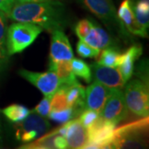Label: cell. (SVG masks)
<instances>
[{
  "label": "cell",
  "mask_w": 149,
  "mask_h": 149,
  "mask_svg": "<svg viewBox=\"0 0 149 149\" xmlns=\"http://www.w3.org/2000/svg\"><path fill=\"white\" fill-rule=\"evenodd\" d=\"M68 127L65 133V140L68 148H84L89 141L87 128L78 119H71L67 122Z\"/></svg>",
  "instance_id": "14"
},
{
  "label": "cell",
  "mask_w": 149,
  "mask_h": 149,
  "mask_svg": "<svg viewBox=\"0 0 149 149\" xmlns=\"http://www.w3.org/2000/svg\"><path fill=\"white\" fill-rule=\"evenodd\" d=\"M143 53V47L140 45H133L121 55L118 69L122 74L123 79L127 83L132 77L134 70V63Z\"/></svg>",
  "instance_id": "16"
},
{
  "label": "cell",
  "mask_w": 149,
  "mask_h": 149,
  "mask_svg": "<svg viewBox=\"0 0 149 149\" xmlns=\"http://www.w3.org/2000/svg\"><path fill=\"white\" fill-rule=\"evenodd\" d=\"M52 95H44L42 100L37 104L36 108L32 111L37 113L42 117L48 118V115L50 113V110H51V101H52Z\"/></svg>",
  "instance_id": "29"
},
{
  "label": "cell",
  "mask_w": 149,
  "mask_h": 149,
  "mask_svg": "<svg viewBox=\"0 0 149 149\" xmlns=\"http://www.w3.org/2000/svg\"><path fill=\"white\" fill-rule=\"evenodd\" d=\"M124 98L128 109L141 118L148 117V87L142 80H132L125 88Z\"/></svg>",
  "instance_id": "4"
},
{
  "label": "cell",
  "mask_w": 149,
  "mask_h": 149,
  "mask_svg": "<svg viewBox=\"0 0 149 149\" xmlns=\"http://www.w3.org/2000/svg\"><path fill=\"white\" fill-rule=\"evenodd\" d=\"M46 1H52V0H16L18 3H28V2H46Z\"/></svg>",
  "instance_id": "32"
},
{
  "label": "cell",
  "mask_w": 149,
  "mask_h": 149,
  "mask_svg": "<svg viewBox=\"0 0 149 149\" xmlns=\"http://www.w3.org/2000/svg\"><path fill=\"white\" fill-rule=\"evenodd\" d=\"M134 13L139 24L148 31L149 26V0H139L134 5Z\"/></svg>",
  "instance_id": "22"
},
{
  "label": "cell",
  "mask_w": 149,
  "mask_h": 149,
  "mask_svg": "<svg viewBox=\"0 0 149 149\" xmlns=\"http://www.w3.org/2000/svg\"><path fill=\"white\" fill-rule=\"evenodd\" d=\"M43 29L30 22H17L8 27L6 35L8 55L21 53L35 42Z\"/></svg>",
  "instance_id": "3"
},
{
  "label": "cell",
  "mask_w": 149,
  "mask_h": 149,
  "mask_svg": "<svg viewBox=\"0 0 149 149\" xmlns=\"http://www.w3.org/2000/svg\"><path fill=\"white\" fill-rule=\"evenodd\" d=\"M91 74L95 81L110 89H121L126 84L118 67H109L95 62L91 65Z\"/></svg>",
  "instance_id": "10"
},
{
  "label": "cell",
  "mask_w": 149,
  "mask_h": 149,
  "mask_svg": "<svg viewBox=\"0 0 149 149\" xmlns=\"http://www.w3.org/2000/svg\"><path fill=\"white\" fill-rule=\"evenodd\" d=\"M77 53L83 58H94L97 57L100 52V50L98 48L93 47L84 40H80L76 45Z\"/></svg>",
  "instance_id": "27"
},
{
  "label": "cell",
  "mask_w": 149,
  "mask_h": 149,
  "mask_svg": "<svg viewBox=\"0 0 149 149\" xmlns=\"http://www.w3.org/2000/svg\"><path fill=\"white\" fill-rule=\"evenodd\" d=\"M8 17L16 22H30L43 30H62L65 24L64 5L57 0L18 3L13 5Z\"/></svg>",
  "instance_id": "1"
},
{
  "label": "cell",
  "mask_w": 149,
  "mask_h": 149,
  "mask_svg": "<svg viewBox=\"0 0 149 149\" xmlns=\"http://www.w3.org/2000/svg\"><path fill=\"white\" fill-rule=\"evenodd\" d=\"M19 74L36 86L44 95H53L61 86V81L57 74L52 70L47 72H34L22 69L19 70Z\"/></svg>",
  "instance_id": "9"
},
{
  "label": "cell",
  "mask_w": 149,
  "mask_h": 149,
  "mask_svg": "<svg viewBox=\"0 0 149 149\" xmlns=\"http://www.w3.org/2000/svg\"><path fill=\"white\" fill-rule=\"evenodd\" d=\"M116 125L114 123L99 118L87 128L89 141L84 148H111V140Z\"/></svg>",
  "instance_id": "6"
},
{
  "label": "cell",
  "mask_w": 149,
  "mask_h": 149,
  "mask_svg": "<svg viewBox=\"0 0 149 149\" xmlns=\"http://www.w3.org/2000/svg\"><path fill=\"white\" fill-rule=\"evenodd\" d=\"M74 57V53L70 46L68 37L62 30H55L52 32L50 60L49 61H70Z\"/></svg>",
  "instance_id": "11"
},
{
  "label": "cell",
  "mask_w": 149,
  "mask_h": 149,
  "mask_svg": "<svg viewBox=\"0 0 149 149\" xmlns=\"http://www.w3.org/2000/svg\"><path fill=\"white\" fill-rule=\"evenodd\" d=\"M15 3L16 0H0V10L8 16Z\"/></svg>",
  "instance_id": "31"
},
{
  "label": "cell",
  "mask_w": 149,
  "mask_h": 149,
  "mask_svg": "<svg viewBox=\"0 0 149 149\" xmlns=\"http://www.w3.org/2000/svg\"><path fill=\"white\" fill-rule=\"evenodd\" d=\"M64 87L69 106L80 114L85 109V89L79 82Z\"/></svg>",
  "instance_id": "18"
},
{
  "label": "cell",
  "mask_w": 149,
  "mask_h": 149,
  "mask_svg": "<svg viewBox=\"0 0 149 149\" xmlns=\"http://www.w3.org/2000/svg\"><path fill=\"white\" fill-rule=\"evenodd\" d=\"M79 120L86 128H89L92 126L100 118V113L93 109H85L80 113Z\"/></svg>",
  "instance_id": "28"
},
{
  "label": "cell",
  "mask_w": 149,
  "mask_h": 149,
  "mask_svg": "<svg viewBox=\"0 0 149 149\" xmlns=\"http://www.w3.org/2000/svg\"><path fill=\"white\" fill-rule=\"evenodd\" d=\"M98 56L99 58L97 59L96 62L109 67H118L121 58V54L117 50L109 47L104 49V51L101 53L100 52Z\"/></svg>",
  "instance_id": "21"
},
{
  "label": "cell",
  "mask_w": 149,
  "mask_h": 149,
  "mask_svg": "<svg viewBox=\"0 0 149 149\" xmlns=\"http://www.w3.org/2000/svg\"><path fill=\"white\" fill-rule=\"evenodd\" d=\"M128 113V107L122 90L113 89L101 111L100 112V117L118 124L125 119Z\"/></svg>",
  "instance_id": "8"
},
{
  "label": "cell",
  "mask_w": 149,
  "mask_h": 149,
  "mask_svg": "<svg viewBox=\"0 0 149 149\" xmlns=\"http://www.w3.org/2000/svg\"><path fill=\"white\" fill-rule=\"evenodd\" d=\"M70 64L75 76H78L83 79L87 83L91 82L92 80V74H91V69L89 65L85 63L83 60L74 58V57L70 60Z\"/></svg>",
  "instance_id": "23"
},
{
  "label": "cell",
  "mask_w": 149,
  "mask_h": 149,
  "mask_svg": "<svg viewBox=\"0 0 149 149\" xmlns=\"http://www.w3.org/2000/svg\"><path fill=\"white\" fill-rule=\"evenodd\" d=\"M49 70H52L57 74L61 85L68 86L78 82L72 70L70 61H49Z\"/></svg>",
  "instance_id": "17"
},
{
  "label": "cell",
  "mask_w": 149,
  "mask_h": 149,
  "mask_svg": "<svg viewBox=\"0 0 149 149\" xmlns=\"http://www.w3.org/2000/svg\"><path fill=\"white\" fill-rule=\"evenodd\" d=\"M84 41L91 45V47L98 48L100 50L111 47L113 43L111 37L106 31L94 23L91 27V32L84 39Z\"/></svg>",
  "instance_id": "19"
},
{
  "label": "cell",
  "mask_w": 149,
  "mask_h": 149,
  "mask_svg": "<svg viewBox=\"0 0 149 149\" xmlns=\"http://www.w3.org/2000/svg\"><path fill=\"white\" fill-rule=\"evenodd\" d=\"M70 108L66 99L65 88L61 85L52 95L51 101V111H60Z\"/></svg>",
  "instance_id": "24"
},
{
  "label": "cell",
  "mask_w": 149,
  "mask_h": 149,
  "mask_svg": "<svg viewBox=\"0 0 149 149\" xmlns=\"http://www.w3.org/2000/svg\"><path fill=\"white\" fill-rule=\"evenodd\" d=\"M92 26L93 22L87 19H83L76 24V26L74 27V32L80 40H84L91 32Z\"/></svg>",
  "instance_id": "30"
},
{
  "label": "cell",
  "mask_w": 149,
  "mask_h": 149,
  "mask_svg": "<svg viewBox=\"0 0 149 149\" xmlns=\"http://www.w3.org/2000/svg\"><path fill=\"white\" fill-rule=\"evenodd\" d=\"M21 148L27 149H46V148H68L67 143L64 136L59 134L57 129L43 134L39 139L32 143L24 145Z\"/></svg>",
  "instance_id": "15"
},
{
  "label": "cell",
  "mask_w": 149,
  "mask_h": 149,
  "mask_svg": "<svg viewBox=\"0 0 149 149\" xmlns=\"http://www.w3.org/2000/svg\"><path fill=\"white\" fill-rule=\"evenodd\" d=\"M7 15L0 10V61L7 57L6 35H7Z\"/></svg>",
  "instance_id": "26"
},
{
  "label": "cell",
  "mask_w": 149,
  "mask_h": 149,
  "mask_svg": "<svg viewBox=\"0 0 149 149\" xmlns=\"http://www.w3.org/2000/svg\"><path fill=\"white\" fill-rule=\"evenodd\" d=\"M83 4L100 18L108 27L117 28L125 34L124 26L118 17L115 8L111 0H81Z\"/></svg>",
  "instance_id": "7"
},
{
  "label": "cell",
  "mask_w": 149,
  "mask_h": 149,
  "mask_svg": "<svg viewBox=\"0 0 149 149\" xmlns=\"http://www.w3.org/2000/svg\"><path fill=\"white\" fill-rule=\"evenodd\" d=\"M112 90L95 80L85 90V109H93L100 113L111 94Z\"/></svg>",
  "instance_id": "13"
},
{
  "label": "cell",
  "mask_w": 149,
  "mask_h": 149,
  "mask_svg": "<svg viewBox=\"0 0 149 149\" xmlns=\"http://www.w3.org/2000/svg\"><path fill=\"white\" fill-rule=\"evenodd\" d=\"M148 118L115 128L111 140V148H143L146 146Z\"/></svg>",
  "instance_id": "2"
},
{
  "label": "cell",
  "mask_w": 149,
  "mask_h": 149,
  "mask_svg": "<svg viewBox=\"0 0 149 149\" xmlns=\"http://www.w3.org/2000/svg\"><path fill=\"white\" fill-rule=\"evenodd\" d=\"M79 113L74 110L73 108L70 107L68 109H65L60 111H51L48 118L55 122L64 123L73 119L74 117L78 116Z\"/></svg>",
  "instance_id": "25"
},
{
  "label": "cell",
  "mask_w": 149,
  "mask_h": 149,
  "mask_svg": "<svg viewBox=\"0 0 149 149\" xmlns=\"http://www.w3.org/2000/svg\"><path fill=\"white\" fill-rule=\"evenodd\" d=\"M117 15L124 27L130 33L142 37H148V31L136 19L133 0H123L119 6Z\"/></svg>",
  "instance_id": "12"
},
{
  "label": "cell",
  "mask_w": 149,
  "mask_h": 149,
  "mask_svg": "<svg viewBox=\"0 0 149 149\" xmlns=\"http://www.w3.org/2000/svg\"><path fill=\"white\" fill-rule=\"evenodd\" d=\"M50 126L51 124L47 118L31 111L25 119L17 123L16 138L23 143L31 142L45 134Z\"/></svg>",
  "instance_id": "5"
},
{
  "label": "cell",
  "mask_w": 149,
  "mask_h": 149,
  "mask_svg": "<svg viewBox=\"0 0 149 149\" xmlns=\"http://www.w3.org/2000/svg\"><path fill=\"white\" fill-rule=\"evenodd\" d=\"M2 112L9 121L17 123L25 119L30 113L27 107L17 104L6 107Z\"/></svg>",
  "instance_id": "20"
}]
</instances>
